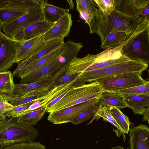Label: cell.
I'll list each match as a JSON object with an SVG mask.
<instances>
[{
    "label": "cell",
    "instance_id": "6da1fadb",
    "mask_svg": "<svg viewBox=\"0 0 149 149\" xmlns=\"http://www.w3.org/2000/svg\"><path fill=\"white\" fill-rule=\"evenodd\" d=\"M93 8L94 15L89 26L90 33H97L100 37L101 43L111 33L124 32L132 34L141 23L115 9L108 14L102 12L93 4Z\"/></svg>",
    "mask_w": 149,
    "mask_h": 149
},
{
    "label": "cell",
    "instance_id": "7a4b0ae2",
    "mask_svg": "<svg viewBox=\"0 0 149 149\" xmlns=\"http://www.w3.org/2000/svg\"><path fill=\"white\" fill-rule=\"evenodd\" d=\"M122 52L131 60L148 65L149 20L139 24L123 43Z\"/></svg>",
    "mask_w": 149,
    "mask_h": 149
},
{
    "label": "cell",
    "instance_id": "3957f363",
    "mask_svg": "<svg viewBox=\"0 0 149 149\" xmlns=\"http://www.w3.org/2000/svg\"><path fill=\"white\" fill-rule=\"evenodd\" d=\"M39 132L33 126L8 117L0 122V148L15 143L33 141Z\"/></svg>",
    "mask_w": 149,
    "mask_h": 149
},
{
    "label": "cell",
    "instance_id": "277c9868",
    "mask_svg": "<svg viewBox=\"0 0 149 149\" xmlns=\"http://www.w3.org/2000/svg\"><path fill=\"white\" fill-rule=\"evenodd\" d=\"M103 91L100 84L95 81L73 86L59 101L46 110L51 113L61 111L95 98H99Z\"/></svg>",
    "mask_w": 149,
    "mask_h": 149
},
{
    "label": "cell",
    "instance_id": "5b68a950",
    "mask_svg": "<svg viewBox=\"0 0 149 149\" xmlns=\"http://www.w3.org/2000/svg\"><path fill=\"white\" fill-rule=\"evenodd\" d=\"M148 65L141 62L130 60L116 63L98 69L79 74L76 81L79 85L91 83L97 80L118 74L130 72H143Z\"/></svg>",
    "mask_w": 149,
    "mask_h": 149
},
{
    "label": "cell",
    "instance_id": "8992f818",
    "mask_svg": "<svg viewBox=\"0 0 149 149\" xmlns=\"http://www.w3.org/2000/svg\"><path fill=\"white\" fill-rule=\"evenodd\" d=\"M142 73L139 72L122 73L100 79L96 81L100 84L103 91L114 92L149 82L142 78Z\"/></svg>",
    "mask_w": 149,
    "mask_h": 149
},
{
    "label": "cell",
    "instance_id": "52a82bcc",
    "mask_svg": "<svg viewBox=\"0 0 149 149\" xmlns=\"http://www.w3.org/2000/svg\"><path fill=\"white\" fill-rule=\"evenodd\" d=\"M94 54H88L83 57H77L69 64L65 74L69 75L94 70L131 60L124 55L118 58L95 62L94 61Z\"/></svg>",
    "mask_w": 149,
    "mask_h": 149
},
{
    "label": "cell",
    "instance_id": "ba28073f",
    "mask_svg": "<svg viewBox=\"0 0 149 149\" xmlns=\"http://www.w3.org/2000/svg\"><path fill=\"white\" fill-rule=\"evenodd\" d=\"M115 9L139 22L149 20V0H113Z\"/></svg>",
    "mask_w": 149,
    "mask_h": 149
},
{
    "label": "cell",
    "instance_id": "9c48e42d",
    "mask_svg": "<svg viewBox=\"0 0 149 149\" xmlns=\"http://www.w3.org/2000/svg\"><path fill=\"white\" fill-rule=\"evenodd\" d=\"M63 74L60 72L53 77H45L32 83L15 84L14 91L10 96L21 97L31 93L40 94L48 92L56 87L54 84L55 81Z\"/></svg>",
    "mask_w": 149,
    "mask_h": 149
},
{
    "label": "cell",
    "instance_id": "30bf717a",
    "mask_svg": "<svg viewBox=\"0 0 149 149\" xmlns=\"http://www.w3.org/2000/svg\"><path fill=\"white\" fill-rule=\"evenodd\" d=\"M98 102V98H95L61 111L50 113L47 120L54 124L71 123L80 113L89 109Z\"/></svg>",
    "mask_w": 149,
    "mask_h": 149
},
{
    "label": "cell",
    "instance_id": "8fae6325",
    "mask_svg": "<svg viewBox=\"0 0 149 149\" xmlns=\"http://www.w3.org/2000/svg\"><path fill=\"white\" fill-rule=\"evenodd\" d=\"M44 20L41 7L29 10L26 14L17 19L10 23L2 24L4 34L9 38L22 28L31 24Z\"/></svg>",
    "mask_w": 149,
    "mask_h": 149
},
{
    "label": "cell",
    "instance_id": "7c38bea8",
    "mask_svg": "<svg viewBox=\"0 0 149 149\" xmlns=\"http://www.w3.org/2000/svg\"><path fill=\"white\" fill-rule=\"evenodd\" d=\"M43 34L28 40L15 41L14 63L27 59L41 49L46 44L43 39Z\"/></svg>",
    "mask_w": 149,
    "mask_h": 149
},
{
    "label": "cell",
    "instance_id": "4fadbf2b",
    "mask_svg": "<svg viewBox=\"0 0 149 149\" xmlns=\"http://www.w3.org/2000/svg\"><path fill=\"white\" fill-rule=\"evenodd\" d=\"M15 42L0 30V72L7 71L15 63Z\"/></svg>",
    "mask_w": 149,
    "mask_h": 149
},
{
    "label": "cell",
    "instance_id": "5bb4252c",
    "mask_svg": "<svg viewBox=\"0 0 149 149\" xmlns=\"http://www.w3.org/2000/svg\"><path fill=\"white\" fill-rule=\"evenodd\" d=\"M72 24V15L69 13L53 24L51 28L43 35L44 41L46 42L53 40H64L69 34Z\"/></svg>",
    "mask_w": 149,
    "mask_h": 149
},
{
    "label": "cell",
    "instance_id": "9a60e30c",
    "mask_svg": "<svg viewBox=\"0 0 149 149\" xmlns=\"http://www.w3.org/2000/svg\"><path fill=\"white\" fill-rule=\"evenodd\" d=\"M52 25L44 20L35 22L22 28L10 38L16 41L30 40L45 33Z\"/></svg>",
    "mask_w": 149,
    "mask_h": 149
},
{
    "label": "cell",
    "instance_id": "2e32d148",
    "mask_svg": "<svg viewBox=\"0 0 149 149\" xmlns=\"http://www.w3.org/2000/svg\"><path fill=\"white\" fill-rule=\"evenodd\" d=\"M128 149H149V128L140 124L130 129Z\"/></svg>",
    "mask_w": 149,
    "mask_h": 149
},
{
    "label": "cell",
    "instance_id": "e0dca14e",
    "mask_svg": "<svg viewBox=\"0 0 149 149\" xmlns=\"http://www.w3.org/2000/svg\"><path fill=\"white\" fill-rule=\"evenodd\" d=\"M64 40L55 39L46 42L44 47L39 52L27 59L18 63L16 68L14 71L13 76L17 77L24 69L38 59L49 54L64 43Z\"/></svg>",
    "mask_w": 149,
    "mask_h": 149
},
{
    "label": "cell",
    "instance_id": "ac0fdd59",
    "mask_svg": "<svg viewBox=\"0 0 149 149\" xmlns=\"http://www.w3.org/2000/svg\"><path fill=\"white\" fill-rule=\"evenodd\" d=\"M58 56L39 70L21 79L20 83L27 84L34 82L45 77H53L61 72H58L56 68Z\"/></svg>",
    "mask_w": 149,
    "mask_h": 149
},
{
    "label": "cell",
    "instance_id": "d6986e66",
    "mask_svg": "<svg viewBox=\"0 0 149 149\" xmlns=\"http://www.w3.org/2000/svg\"><path fill=\"white\" fill-rule=\"evenodd\" d=\"M83 45L69 40L64 43L63 50L58 56V64L62 69H67L70 63L77 56Z\"/></svg>",
    "mask_w": 149,
    "mask_h": 149
},
{
    "label": "cell",
    "instance_id": "ffe728a7",
    "mask_svg": "<svg viewBox=\"0 0 149 149\" xmlns=\"http://www.w3.org/2000/svg\"><path fill=\"white\" fill-rule=\"evenodd\" d=\"M64 46V43L49 54L36 60L22 70L17 77L22 79L46 65L60 55Z\"/></svg>",
    "mask_w": 149,
    "mask_h": 149
},
{
    "label": "cell",
    "instance_id": "44dd1931",
    "mask_svg": "<svg viewBox=\"0 0 149 149\" xmlns=\"http://www.w3.org/2000/svg\"><path fill=\"white\" fill-rule=\"evenodd\" d=\"M44 20L53 24L62 17L69 13L68 9L58 7L49 3L47 0H43L41 4Z\"/></svg>",
    "mask_w": 149,
    "mask_h": 149
},
{
    "label": "cell",
    "instance_id": "7402d4cb",
    "mask_svg": "<svg viewBox=\"0 0 149 149\" xmlns=\"http://www.w3.org/2000/svg\"><path fill=\"white\" fill-rule=\"evenodd\" d=\"M127 107L132 109L135 114L142 115L145 107L149 106V95H124L121 96Z\"/></svg>",
    "mask_w": 149,
    "mask_h": 149
},
{
    "label": "cell",
    "instance_id": "603a6c76",
    "mask_svg": "<svg viewBox=\"0 0 149 149\" xmlns=\"http://www.w3.org/2000/svg\"><path fill=\"white\" fill-rule=\"evenodd\" d=\"M60 86L54 88L49 92L40 95L28 94L21 97H14L12 96L1 95L3 98L13 107L22 105L32 102L42 100L46 99L58 89Z\"/></svg>",
    "mask_w": 149,
    "mask_h": 149
},
{
    "label": "cell",
    "instance_id": "cb8c5ba5",
    "mask_svg": "<svg viewBox=\"0 0 149 149\" xmlns=\"http://www.w3.org/2000/svg\"><path fill=\"white\" fill-rule=\"evenodd\" d=\"M98 103L109 109L113 107L119 109L127 107L123 98L113 92L103 91L98 99Z\"/></svg>",
    "mask_w": 149,
    "mask_h": 149
},
{
    "label": "cell",
    "instance_id": "d4e9b609",
    "mask_svg": "<svg viewBox=\"0 0 149 149\" xmlns=\"http://www.w3.org/2000/svg\"><path fill=\"white\" fill-rule=\"evenodd\" d=\"M42 0H0V8H12L29 10L41 7Z\"/></svg>",
    "mask_w": 149,
    "mask_h": 149
},
{
    "label": "cell",
    "instance_id": "484cf974",
    "mask_svg": "<svg viewBox=\"0 0 149 149\" xmlns=\"http://www.w3.org/2000/svg\"><path fill=\"white\" fill-rule=\"evenodd\" d=\"M130 34L124 32L110 33L101 43V48L106 49L117 47L123 44Z\"/></svg>",
    "mask_w": 149,
    "mask_h": 149
},
{
    "label": "cell",
    "instance_id": "4316f807",
    "mask_svg": "<svg viewBox=\"0 0 149 149\" xmlns=\"http://www.w3.org/2000/svg\"><path fill=\"white\" fill-rule=\"evenodd\" d=\"M46 110L45 105L42 106L30 112L16 117L17 121L33 126L42 119Z\"/></svg>",
    "mask_w": 149,
    "mask_h": 149
},
{
    "label": "cell",
    "instance_id": "83f0119b",
    "mask_svg": "<svg viewBox=\"0 0 149 149\" xmlns=\"http://www.w3.org/2000/svg\"><path fill=\"white\" fill-rule=\"evenodd\" d=\"M29 10L12 8H0V22L2 24L13 22L26 14Z\"/></svg>",
    "mask_w": 149,
    "mask_h": 149
},
{
    "label": "cell",
    "instance_id": "f1b7e54d",
    "mask_svg": "<svg viewBox=\"0 0 149 149\" xmlns=\"http://www.w3.org/2000/svg\"><path fill=\"white\" fill-rule=\"evenodd\" d=\"M13 74L10 71L0 72V95L10 96L14 88Z\"/></svg>",
    "mask_w": 149,
    "mask_h": 149
},
{
    "label": "cell",
    "instance_id": "f546056e",
    "mask_svg": "<svg viewBox=\"0 0 149 149\" xmlns=\"http://www.w3.org/2000/svg\"><path fill=\"white\" fill-rule=\"evenodd\" d=\"M101 117L102 118L103 120L109 122L116 127L119 131L123 133L121 128L111 115L109 109L106 107L102 106L100 105H99L98 109L95 115L92 117L91 120L87 123L88 125L91 123L95 120H97Z\"/></svg>",
    "mask_w": 149,
    "mask_h": 149
},
{
    "label": "cell",
    "instance_id": "4dcf8cb0",
    "mask_svg": "<svg viewBox=\"0 0 149 149\" xmlns=\"http://www.w3.org/2000/svg\"><path fill=\"white\" fill-rule=\"evenodd\" d=\"M109 109L112 116L121 128L123 132L128 134L131 123L128 117L120 109L116 107H112Z\"/></svg>",
    "mask_w": 149,
    "mask_h": 149
},
{
    "label": "cell",
    "instance_id": "1f68e13d",
    "mask_svg": "<svg viewBox=\"0 0 149 149\" xmlns=\"http://www.w3.org/2000/svg\"><path fill=\"white\" fill-rule=\"evenodd\" d=\"M121 96L124 95H149V82L146 84L114 92Z\"/></svg>",
    "mask_w": 149,
    "mask_h": 149
},
{
    "label": "cell",
    "instance_id": "d6a6232c",
    "mask_svg": "<svg viewBox=\"0 0 149 149\" xmlns=\"http://www.w3.org/2000/svg\"><path fill=\"white\" fill-rule=\"evenodd\" d=\"M99 105L98 102L89 109L80 113L71 123L76 125L88 120L95 115Z\"/></svg>",
    "mask_w": 149,
    "mask_h": 149
},
{
    "label": "cell",
    "instance_id": "836d02e7",
    "mask_svg": "<svg viewBox=\"0 0 149 149\" xmlns=\"http://www.w3.org/2000/svg\"><path fill=\"white\" fill-rule=\"evenodd\" d=\"M0 149H46L45 146L39 142L32 141L14 143Z\"/></svg>",
    "mask_w": 149,
    "mask_h": 149
},
{
    "label": "cell",
    "instance_id": "e575fe53",
    "mask_svg": "<svg viewBox=\"0 0 149 149\" xmlns=\"http://www.w3.org/2000/svg\"><path fill=\"white\" fill-rule=\"evenodd\" d=\"M95 6L103 12L110 13L114 9L115 5L113 0H90Z\"/></svg>",
    "mask_w": 149,
    "mask_h": 149
},
{
    "label": "cell",
    "instance_id": "d590c367",
    "mask_svg": "<svg viewBox=\"0 0 149 149\" xmlns=\"http://www.w3.org/2000/svg\"><path fill=\"white\" fill-rule=\"evenodd\" d=\"M32 102L22 105L14 107L11 110L3 112L4 115L8 117L16 118L21 113L27 109L33 102Z\"/></svg>",
    "mask_w": 149,
    "mask_h": 149
},
{
    "label": "cell",
    "instance_id": "8d00e7d4",
    "mask_svg": "<svg viewBox=\"0 0 149 149\" xmlns=\"http://www.w3.org/2000/svg\"><path fill=\"white\" fill-rule=\"evenodd\" d=\"M65 73L66 72L62 74L56 79L55 84L56 86L71 82L76 79L79 74H76L67 75L65 74Z\"/></svg>",
    "mask_w": 149,
    "mask_h": 149
},
{
    "label": "cell",
    "instance_id": "74e56055",
    "mask_svg": "<svg viewBox=\"0 0 149 149\" xmlns=\"http://www.w3.org/2000/svg\"><path fill=\"white\" fill-rule=\"evenodd\" d=\"M76 3L80 4L87 12L91 20L94 15V12L93 8V4L90 0H77Z\"/></svg>",
    "mask_w": 149,
    "mask_h": 149
},
{
    "label": "cell",
    "instance_id": "f35d334b",
    "mask_svg": "<svg viewBox=\"0 0 149 149\" xmlns=\"http://www.w3.org/2000/svg\"><path fill=\"white\" fill-rule=\"evenodd\" d=\"M77 10L81 16L85 21V23L89 26L91 19L87 12L79 4L76 3Z\"/></svg>",
    "mask_w": 149,
    "mask_h": 149
},
{
    "label": "cell",
    "instance_id": "ab89813d",
    "mask_svg": "<svg viewBox=\"0 0 149 149\" xmlns=\"http://www.w3.org/2000/svg\"><path fill=\"white\" fill-rule=\"evenodd\" d=\"M143 120L145 121H147L149 124V107H148L145 109V110L143 113Z\"/></svg>",
    "mask_w": 149,
    "mask_h": 149
},
{
    "label": "cell",
    "instance_id": "60d3db41",
    "mask_svg": "<svg viewBox=\"0 0 149 149\" xmlns=\"http://www.w3.org/2000/svg\"><path fill=\"white\" fill-rule=\"evenodd\" d=\"M68 3L69 5L70 9L71 10H73L74 8V3L72 0H67Z\"/></svg>",
    "mask_w": 149,
    "mask_h": 149
},
{
    "label": "cell",
    "instance_id": "b9f144b4",
    "mask_svg": "<svg viewBox=\"0 0 149 149\" xmlns=\"http://www.w3.org/2000/svg\"><path fill=\"white\" fill-rule=\"evenodd\" d=\"M6 118V117L4 115L3 112L0 111V122Z\"/></svg>",
    "mask_w": 149,
    "mask_h": 149
},
{
    "label": "cell",
    "instance_id": "7bdbcfd3",
    "mask_svg": "<svg viewBox=\"0 0 149 149\" xmlns=\"http://www.w3.org/2000/svg\"><path fill=\"white\" fill-rule=\"evenodd\" d=\"M111 149H124L122 146L118 145L115 147H113Z\"/></svg>",
    "mask_w": 149,
    "mask_h": 149
},
{
    "label": "cell",
    "instance_id": "ee69618b",
    "mask_svg": "<svg viewBox=\"0 0 149 149\" xmlns=\"http://www.w3.org/2000/svg\"><path fill=\"white\" fill-rule=\"evenodd\" d=\"M5 99L2 96L0 95V105L4 101Z\"/></svg>",
    "mask_w": 149,
    "mask_h": 149
},
{
    "label": "cell",
    "instance_id": "f6af8a7d",
    "mask_svg": "<svg viewBox=\"0 0 149 149\" xmlns=\"http://www.w3.org/2000/svg\"><path fill=\"white\" fill-rule=\"evenodd\" d=\"M2 29V24L0 22V30Z\"/></svg>",
    "mask_w": 149,
    "mask_h": 149
}]
</instances>
